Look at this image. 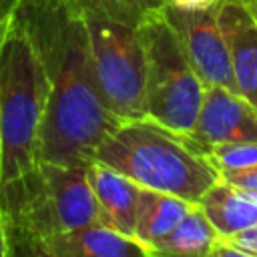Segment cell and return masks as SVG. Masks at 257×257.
<instances>
[{
    "mask_svg": "<svg viewBox=\"0 0 257 257\" xmlns=\"http://www.w3.org/2000/svg\"><path fill=\"white\" fill-rule=\"evenodd\" d=\"M217 22L227 44L237 92L257 106V22L243 0H221Z\"/></svg>",
    "mask_w": 257,
    "mask_h": 257,
    "instance_id": "9c48e42d",
    "label": "cell"
},
{
    "mask_svg": "<svg viewBox=\"0 0 257 257\" xmlns=\"http://www.w3.org/2000/svg\"><path fill=\"white\" fill-rule=\"evenodd\" d=\"M217 171H233L257 167V141L251 143H225L203 151Z\"/></svg>",
    "mask_w": 257,
    "mask_h": 257,
    "instance_id": "2e32d148",
    "label": "cell"
},
{
    "mask_svg": "<svg viewBox=\"0 0 257 257\" xmlns=\"http://www.w3.org/2000/svg\"><path fill=\"white\" fill-rule=\"evenodd\" d=\"M229 239H233L239 247H243L251 257H257V225H253V227H249V229H245V231H241Z\"/></svg>",
    "mask_w": 257,
    "mask_h": 257,
    "instance_id": "ffe728a7",
    "label": "cell"
},
{
    "mask_svg": "<svg viewBox=\"0 0 257 257\" xmlns=\"http://www.w3.org/2000/svg\"><path fill=\"white\" fill-rule=\"evenodd\" d=\"M46 257H151V251L110 225L90 223L54 239Z\"/></svg>",
    "mask_w": 257,
    "mask_h": 257,
    "instance_id": "8fae6325",
    "label": "cell"
},
{
    "mask_svg": "<svg viewBox=\"0 0 257 257\" xmlns=\"http://www.w3.org/2000/svg\"><path fill=\"white\" fill-rule=\"evenodd\" d=\"M137 30L147 64V116L189 137L197 122L207 86L193 70L163 10L141 22Z\"/></svg>",
    "mask_w": 257,
    "mask_h": 257,
    "instance_id": "5b68a950",
    "label": "cell"
},
{
    "mask_svg": "<svg viewBox=\"0 0 257 257\" xmlns=\"http://www.w3.org/2000/svg\"><path fill=\"white\" fill-rule=\"evenodd\" d=\"M90 161L108 165L141 187L199 203L219 179L215 165L189 137L151 116L118 120L96 145Z\"/></svg>",
    "mask_w": 257,
    "mask_h": 257,
    "instance_id": "3957f363",
    "label": "cell"
},
{
    "mask_svg": "<svg viewBox=\"0 0 257 257\" xmlns=\"http://www.w3.org/2000/svg\"><path fill=\"white\" fill-rule=\"evenodd\" d=\"M165 6L181 8V10H211L217 8L221 0H163Z\"/></svg>",
    "mask_w": 257,
    "mask_h": 257,
    "instance_id": "44dd1931",
    "label": "cell"
},
{
    "mask_svg": "<svg viewBox=\"0 0 257 257\" xmlns=\"http://www.w3.org/2000/svg\"><path fill=\"white\" fill-rule=\"evenodd\" d=\"M177 195L147 189L139 185L137 197V219H135V239L141 241L153 257V247L161 241L193 207Z\"/></svg>",
    "mask_w": 257,
    "mask_h": 257,
    "instance_id": "4fadbf2b",
    "label": "cell"
},
{
    "mask_svg": "<svg viewBox=\"0 0 257 257\" xmlns=\"http://www.w3.org/2000/svg\"><path fill=\"white\" fill-rule=\"evenodd\" d=\"M80 16L110 18L128 26H139L163 10V0H56Z\"/></svg>",
    "mask_w": 257,
    "mask_h": 257,
    "instance_id": "9a60e30c",
    "label": "cell"
},
{
    "mask_svg": "<svg viewBox=\"0 0 257 257\" xmlns=\"http://www.w3.org/2000/svg\"><path fill=\"white\" fill-rule=\"evenodd\" d=\"M0 211L8 257H46L50 243L60 235L90 223H104L86 165L52 161H40L20 177L4 181Z\"/></svg>",
    "mask_w": 257,
    "mask_h": 257,
    "instance_id": "7a4b0ae2",
    "label": "cell"
},
{
    "mask_svg": "<svg viewBox=\"0 0 257 257\" xmlns=\"http://www.w3.org/2000/svg\"><path fill=\"white\" fill-rule=\"evenodd\" d=\"M46 106L44 64L18 18L0 44V185L40 163Z\"/></svg>",
    "mask_w": 257,
    "mask_h": 257,
    "instance_id": "277c9868",
    "label": "cell"
},
{
    "mask_svg": "<svg viewBox=\"0 0 257 257\" xmlns=\"http://www.w3.org/2000/svg\"><path fill=\"white\" fill-rule=\"evenodd\" d=\"M165 18L175 28L181 46L205 86H225L237 92L227 44L217 22V8L181 10L163 6Z\"/></svg>",
    "mask_w": 257,
    "mask_h": 257,
    "instance_id": "52a82bcc",
    "label": "cell"
},
{
    "mask_svg": "<svg viewBox=\"0 0 257 257\" xmlns=\"http://www.w3.org/2000/svg\"><path fill=\"white\" fill-rule=\"evenodd\" d=\"M20 2L22 0H0V44L4 42V38L18 20Z\"/></svg>",
    "mask_w": 257,
    "mask_h": 257,
    "instance_id": "ac0fdd59",
    "label": "cell"
},
{
    "mask_svg": "<svg viewBox=\"0 0 257 257\" xmlns=\"http://www.w3.org/2000/svg\"><path fill=\"white\" fill-rule=\"evenodd\" d=\"M219 233L195 203L185 217L153 247V257H209Z\"/></svg>",
    "mask_w": 257,
    "mask_h": 257,
    "instance_id": "5bb4252c",
    "label": "cell"
},
{
    "mask_svg": "<svg viewBox=\"0 0 257 257\" xmlns=\"http://www.w3.org/2000/svg\"><path fill=\"white\" fill-rule=\"evenodd\" d=\"M189 141L203 153L225 143L257 141V106L225 86H207Z\"/></svg>",
    "mask_w": 257,
    "mask_h": 257,
    "instance_id": "ba28073f",
    "label": "cell"
},
{
    "mask_svg": "<svg viewBox=\"0 0 257 257\" xmlns=\"http://www.w3.org/2000/svg\"><path fill=\"white\" fill-rule=\"evenodd\" d=\"M0 257H8V241H6V231H4L2 211H0Z\"/></svg>",
    "mask_w": 257,
    "mask_h": 257,
    "instance_id": "7402d4cb",
    "label": "cell"
},
{
    "mask_svg": "<svg viewBox=\"0 0 257 257\" xmlns=\"http://www.w3.org/2000/svg\"><path fill=\"white\" fill-rule=\"evenodd\" d=\"M209 257H251L243 247H239L233 239L229 237H217L213 249H211V255Z\"/></svg>",
    "mask_w": 257,
    "mask_h": 257,
    "instance_id": "d6986e66",
    "label": "cell"
},
{
    "mask_svg": "<svg viewBox=\"0 0 257 257\" xmlns=\"http://www.w3.org/2000/svg\"><path fill=\"white\" fill-rule=\"evenodd\" d=\"M243 4L247 6V10L253 14V18H255V22H257V0H243Z\"/></svg>",
    "mask_w": 257,
    "mask_h": 257,
    "instance_id": "603a6c76",
    "label": "cell"
},
{
    "mask_svg": "<svg viewBox=\"0 0 257 257\" xmlns=\"http://www.w3.org/2000/svg\"><path fill=\"white\" fill-rule=\"evenodd\" d=\"M221 237H233L257 225V201L221 177L197 203Z\"/></svg>",
    "mask_w": 257,
    "mask_h": 257,
    "instance_id": "7c38bea8",
    "label": "cell"
},
{
    "mask_svg": "<svg viewBox=\"0 0 257 257\" xmlns=\"http://www.w3.org/2000/svg\"><path fill=\"white\" fill-rule=\"evenodd\" d=\"M18 18L48 78L40 161L86 165L118 118L106 110L94 84L84 16L56 0H22Z\"/></svg>",
    "mask_w": 257,
    "mask_h": 257,
    "instance_id": "6da1fadb",
    "label": "cell"
},
{
    "mask_svg": "<svg viewBox=\"0 0 257 257\" xmlns=\"http://www.w3.org/2000/svg\"><path fill=\"white\" fill-rule=\"evenodd\" d=\"M94 84L106 110L118 118L147 116V64L137 26L84 16Z\"/></svg>",
    "mask_w": 257,
    "mask_h": 257,
    "instance_id": "8992f818",
    "label": "cell"
},
{
    "mask_svg": "<svg viewBox=\"0 0 257 257\" xmlns=\"http://www.w3.org/2000/svg\"><path fill=\"white\" fill-rule=\"evenodd\" d=\"M86 177L104 223L124 235L135 237L139 185L98 161L86 163Z\"/></svg>",
    "mask_w": 257,
    "mask_h": 257,
    "instance_id": "30bf717a",
    "label": "cell"
},
{
    "mask_svg": "<svg viewBox=\"0 0 257 257\" xmlns=\"http://www.w3.org/2000/svg\"><path fill=\"white\" fill-rule=\"evenodd\" d=\"M219 177L241 191H245L251 199L257 201V167L247 169H233V171H219Z\"/></svg>",
    "mask_w": 257,
    "mask_h": 257,
    "instance_id": "e0dca14e",
    "label": "cell"
}]
</instances>
